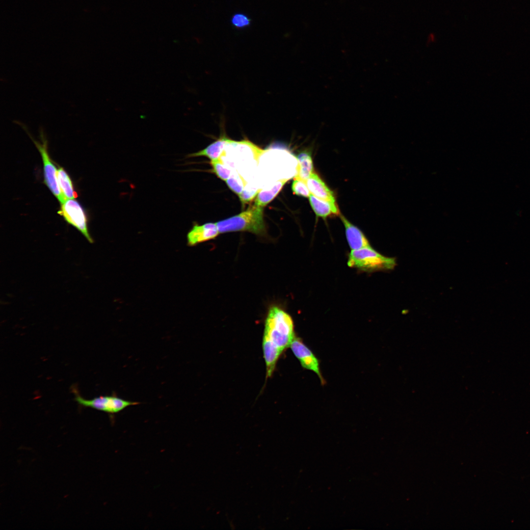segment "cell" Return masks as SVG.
<instances>
[{
    "label": "cell",
    "mask_w": 530,
    "mask_h": 530,
    "mask_svg": "<svg viewBox=\"0 0 530 530\" xmlns=\"http://www.w3.org/2000/svg\"><path fill=\"white\" fill-rule=\"evenodd\" d=\"M294 338L291 317L278 306L270 307L265 321L263 340L266 377L272 376L279 357L290 347Z\"/></svg>",
    "instance_id": "obj_1"
},
{
    "label": "cell",
    "mask_w": 530,
    "mask_h": 530,
    "mask_svg": "<svg viewBox=\"0 0 530 530\" xmlns=\"http://www.w3.org/2000/svg\"><path fill=\"white\" fill-rule=\"evenodd\" d=\"M263 208L250 206L246 211L216 223L220 233L247 231L259 236L266 234Z\"/></svg>",
    "instance_id": "obj_2"
},
{
    "label": "cell",
    "mask_w": 530,
    "mask_h": 530,
    "mask_svg": "<svg viewBox=\"0 0 530 530\" xmlns=\"http://www.w3.org/2000/svg\"><path fill=\"white\" fill-rule=\"evenodd\" d=\"M396 265L395 258L384 256L370 246L352 250L347 261L349 267L368 272L391 270Z\"/></svg>",
    "instance_id": "obj_3"
},
{
    "label": "cell",
    "mask_w": 530,
    "mask_h": 530,
    "mask_svg": "<svg viewBox=\"0 0 530 530\" xmlns=\"http://www.w3.org/2000/svg\"><path fill=\"white\" fill-rule=\"evenodd\" d=\"M21 126L29 135L30 138L32 139L40 153L44 164V180L46 185L60 202L61 204L63 203L66 199L63 196L59 185L57 177V170L51 160L48 154V142L46 137L44 136L43 131L42 130L40 131V137L42 140L41 143L33 138L25 125L21 124Z\"/></svg>",
    "instance_id": "obj_4"
},
{
    "label": "cell",
    "mask_w": 530,
    "mask_h": 530,
    "mask_svg": "<svg viewBox=\"0 0 530 530\" xmlns=\"http://www.w3.org/2000/svg\"><path fill=\"white\" fill-rule=\"evenodd\" d=\"M75 399L77 403L84 407H90L110 414L121 412L127 407L136 405L138 402L131 401L120 398L114 395L101 396L87 399L75 393Z\"/></svg>",
    "instance_id": "obj_5"
},
{
    "label": "cell",
    "mask_w": 530,
    "mask_h": 530,
    "mask_svg": "<svg viewBox=\"0 0 530 530\" xmlns=\"http://www.w3.org/2000/svg\"><path fill=\"white\" fill-rule=\"evenodd\" d=\"M58 213L68 223L76 228L90 243L93 242L88 232L85 212L77 201L74 199L66 200L61 204Z\"/></svg>",
    "instance_id": "obj_6"
},
{
    "label": "cell",
    "mask_w": 530,
    "mask_h": 530,
    "mask_svg": "<svg viewBox=\"0 0 530 530\" xmlns=\"http://www.w3.org/2000/svg\"><path fill=\"white\" fill-rule=\"evenodd\" d=\"M290 347L302 367L316 373L321 383L323 384L324 380L320 371L318 360L311 349L303 343L302 340L295 337L291 344Z\"/></svg>",
    "instance_id": "obj_7"
},
{
    "label": "cell",
    "mask_w": 530,
    "mask_h": 530,
    "mask_svg": "<svg viewBox=\"0 0 530 530\" xmlns=\"http://www.w3.org/2000/svg\"><path fill=\"white\" fill-rule=\"evenodd\" d=\"M216 223H206L202 225L195 223L186 236L189 246L215 238L219 234Z\"/></svg>",
    "instance_id": "obj_8"
},
{
    "label": "cell",
    "mask_w": 530,
    "mask_h": 530,
    "mask_svg": "<svg viewBox=\"0 0 530 530\" xmlns=\"http://www.w3.org/2000/svg\"><path fill=\"white\" fill-rule=\"evenodd\" d=\"M306 182L312 195L337 205L333 191L317 174L313 173Z\"/></svg>",
    "instance_id": "obj_9"
},
{
    "label": "cell",
    "mask_w": 530,
    "mask_h": 530,
    "mask_svg": "<svg viewBox=\"0 0 530 530\" xmlns=\"http://www.w3.org/2000/svg\"><path fill=\"white\" fill-rule=\"evenodd\" d=\"M340 217L344 226L346 238L351 250L370 246L368 239L359 228L351 224L343 215H340Z\"/></svg>",
    "instance_id": "obj_10"
},
{
    "label": "cell",
    "mask_w": 530,
    "mask_h": 530,
    "mask_svg": "<svg viewBox=\"0 0 530 530\" xmlns=\"http://www.w3.org/2000/svg\"><path fill=\"white\" fill-rule=\"evenodd\" d=\"M230 140L225 135H223L205 148L197 152L189 154L187 157L204 156L209 158L211 160L219 159L225 154L224 149Z\"/></svg>",
    "instance_id": "obj_11"
},
{
    "label": "cell",
    "mask_w": 530,
    "mask_h": 530,
    "mask_svg": "<svg viewBox=\"0 0 530 530\" xmlns=\"http://www.w3.org/2000/svg\"><path fill=\"white\" fill-rule=\"evenodd\" d=\"M310 205L317 216L325 218L332 214H339L340 212L336 205L320 199L312 194L309 196Z\"/></svg>",
    "instance_id": "obj_12"
},
{
    "label": "cell",
    "mask_w": 530,
    "mask_h": 530,
    "mask_svg": "<svg viewBox=\"0 0 530 530\" xmlns=\"http://www.w3.org/2000/svg\"><path fill=\"white\" fill-rule=\"evenodd\" d=\"M289 179H281L277 181L269 189H261L257 195L254 205L264 208L279 193Z\"/></svg>",
    "instance_id": "obj_13"
},
{
    "label": "cell",
    "mask_w": 530,
    "mask_h": 530,
    "mask_svg": "<svg viewBox=\"0 0 530 530\" xmlns=\"http://www.w3.org/2000/svg\"><path fill=\"white\" fill-rule=\"evenodd\" d=\"M297 159L298 170L295 177L306 182L313 173V163L311 154L306 151L302 152L297 156Z\"/></svg>",
    "instance_id": "obj_14"
},
{
    "label": "cell",
    "mask_w": 530,
    "mask_h": 530,
    "mask_svg": "<svg viewBox=\"0 0 530 530\" xmlns=\"http://www.w3.org/2000/svg\"><path fill=\"white\" fill-rule=\"evenodd\" d=\"M57 177L61 191L65 199L76 198L78 194L74 190L70 177L63 168L59 167L57 169Z\"/></svg>",
    "instance_id": "obj_15"
},
{
    "label": "cell",
    "mask_w": 530,
    "mask_h": 530,
    "mask_svg": "<svg viewBox=\"0 0 530 530\" xmlns=\"http://www.w3.org/2000/svg\"><path fill=\"white\" fill-rule=\"evenodd\" d=\"M226 182L229 188L238 195L243 191L246 185V181L237 172L232 174Z\"/></svg>",
    "instance_id": "obj_16"
},
{
    "label": "cell",
    "mask_w": 530,
    "mask_h": 530,
    "mask_svg": "<svg viewBox=\"0 0 530 530\" xmlns=\"http://www.w3.org/2000/svg\"><path fill=\"white\" fill-rule=\"evenodd\" d=\"M211 164L212 171L221 180L226 181L231 176V170L225 166L220 159L211 160Z\"/></svg>",
    "instance_id": "obj_17"
},
{
    "label": "cell",
    "mask_w": 530,
    "mask_h": 530,
    "mask_svg": "<svg viewBox=\"0 0 530 530\" xmlns=\"http://www.w3.org/2000/svg\"><path fill=\"white\" fill-rule=\"evenodd\" d=\"M292 188L294 194L304 197H309L310 192L307 185L306 182L296 177L292 183Z\"/></svg>",
    "instance_id": "obj_18"
},
{
    "label": "cell",
    "mask_w": 530,
    "mask_h": 530,
    "mask_svg": "<svg viewBox=\"0 0 530 530\" xmlns=\"http://www.w3.org/2000/svg\"><path fill=\"white\" fill-rule=\"evenodd\" d=\"M261 189L246 185L243 191L238 195L241 204L243 206L251 202Z\"/></svg>",
    "instance_id": "obj_19"
},
{
    "label": "cell",
    "mask_w": 530,
    "mask_h": 530,
    "mask_svg": "<svg viewBox=\"0 0 530 530\" xmlns=\"http://www.w3.org/2000/svg\"><path fill=\"white\" fill-rule=\"evenodd\" d=\"M250 23L251 20L248 17L242 13H236L231 19L232 25L237 28L246 27L250 25Z\"/></svg>",
    "instance_id": "obj_20"
}]
</instances>
